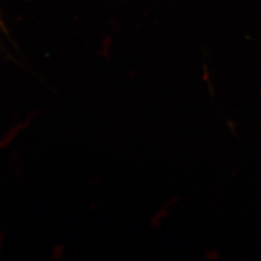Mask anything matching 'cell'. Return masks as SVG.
I'll return each instance as SVG.
<instances>
[{
  "label": "cell",
  "mask_w": 261,
  "mask_h": 261,
  "mask_svg": "<svg viewBox=\"0 0 261 261\" xmlns=\"http://www.w3.org/2000/svg\"><path fill=\"white\" fill-rule=\"evenodd\" d=\"M177 199H171L169 201H167L165 205H163L156 214H154V216L152 217L151 219V222H150V225L151 227H159V225L162 223V221L165 219L168 218V216L170 215L171 210H172V208L176 205L177 203Z\"/></svg>",
  "instance_id": "cell-1"
}]
</instances>
